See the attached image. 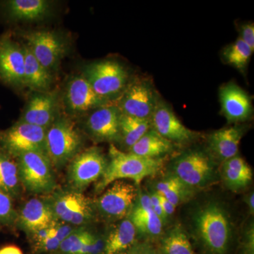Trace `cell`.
<instances>
[{"label":"cell","mask_w":254,"mask_h":254,"mask_svg":"<svg viewBox=\"0 0 254 254\" xmlns=\"http://www.w3.org/2000/svg\"><path fill=\"white\" fill-rule=\"evenodd\" d=\"M191 228L205 254H228L233 228L230 213L222 203L209 200L195 209Z\"/></svg>","instance_id":"obj_1"},{"label":"cell","mask_w":254,"mask_h":254,"mask_svg":"<svg viewBox=\"0 0 254 254\" xmlns=\"http://www.w3.org/2000/svg\"><path fill=\"white\" fill-rule=\"evenodd\" d=\"M163 158H148L119 149L110 144L108 165L103 176L95 184V191L101 193L113 182L131 180L136 185L160 171Z\"/></svg>","instance_id":"obj_2"},{"label":"cell","mask_w":254,"mask_h":254,"mask_svg":"<svg viewBox=\"0 0 254 254\" xmlns=\"http://www.w3.org/2000/svg\"><path fill=\"white\" fill-rule=\"evenodd\" d=\"M206 150L189 149L174 159L172 175L193 190L205 188L218 180L219 170Z\"/></svg>","instance_id":"obj_3"},{"label":"cell","mask_w":254,"mask_h":254,"mask_svg":"<svg viewBox=\"0 0 254 254\" xmlns=\"http://www.w3.org/2000/svg\"><path fill=\"white\" fill-rule=\"evenodd\" d=\"M83 138L76 125L66 118H56L47 129L46 154L54 170H61L78 153Z\"/></svg>","instance_id":"obj_4"},{"label":"cell","mask_w":254,"mask_h":254,"mask_svg":"<svg viewBox=\"0 0 254 254\" xmlns=\"http://www.w3.org/2000/svg\"><path fill=\"white\" fill-rule=\"evenodd\" d=\"M44 196L58 221L76 228L88 227L96 216L94 201L83 193L57 188Z\"/></svg>","instance_id":"obj_5"},{"label":"cell","mask_w":254,"mask_h":254,"mask_svg":"<svg viewBox=\"0 0 254 254\" xmlns=\"http://www.w3.org/2000/svg\"><path fill=\"white\" fill-rule=\"evenodd\" d=\"M18 176L23 190L31 194L47 195L57 189L54 168L43 153L28 152L18 156Z\"/></svg>","instance_id":"obj_6"},{"label":"cell","mask_w":254,"mask_h":254,"mask_svg":"<svg viewBox=\"0 0 254 254\" xmlns=\"http://www.w3.org/2000/svg\"><path fill=\"white\" fill-rule=\"evenodd\" d=\"M107 165L108 158L99 148L91 147L80 152L68 164V190L83 193L91 184L101 178Z\"/></svg>","instance_id":"obj_7"},{"label":"cell","mask_w":254,"mask_h":254,"mask_svg":"<svg viewBox=\"0 0 254 254\" xmlns=\"http://www.w3.org/2000/svg\"><path fill=\"white\" fill-rule=\"evenodd\" d=\"M105 190L94 201L96 213L108 222H119L128 218L138 196L136 186L119 180Z\"/></svg>","instance_id":"obj_8"},{"label":"cell","mask_w":254,"mask_h":254,"mask_svg":"<svg viewBox=\"0 0 254 254\" xmlns=\"http://www.w3.org/2000/svg\"><path fill=\"white\" fill-rule=\"evenodd\" d=\"M83 76L97 94L108 100L111 97L123 93L128 80L126 68L121 64L113 60H105L88 65Z\"/></svg>","instance_id":"obj_9"},{"label":"cell","mask_w":254,"mask_h":254,"mask_svg":"<svg viewBox=\"0 0 254 254\" xmlns=\"http://www.w3.org/2000/svg\"><path fill=\"white\" fill-rule=\"evenodd\" d=\"M47 130L19 121L0 134L2 150L17 158L22 153L37 152L46 155Z\"/></svg>","instance_id":"obj_10"},{"label":"cell","mask_w":254,"mask_h":254,"mask_svg":"<svg viewBox=\"0 0 254 254\" xmlns=\"http://www.w3.org/2000/svg\"><path fill=\"white\" fill-rule=\"evenodd\" d=\"M117 107L120 113L150 120L160 97L149 78H136L127 85Z\"/></svg>","instance_id":"obj_11"},{"label":"cell","mask_w":254,"mask_h":254,"mask_svg":"<svg viewBox=\"0 0 254 254\" xmlns=\"http://www.w3.org/2000/svg\"><path fill=\"white\" fill-rule=\"evenodd\" d=\"M150 123L153 129L174 144H186L195 141L198 136V133L182 123L171 107L161 98L153 110Z\"/></svg>","instance_id":"obj_12"},{"label":"cell","mask_w":254,"mask_h":254,"mask_svg":"<svg viewBox=\"0 0 254 254\" xmlns=\"http://www.w3.org/2000/svg\"><path fill=\"white\" fill-rule=\"evenodd\" d=\"M25 38L27 40V46L35 58L48 71L58 64L66 53L64 43L53 32H31Z\"/></svg>","instance_id":"obj_13"},{"label":"cell","mask_w":254,"mask_h":254,"mask_svg":"<svg viewBox=\"0 0 254 254\" xmlns=\"http://www.w3.org/2000/svg\"><path fill=\"white\" fill-rule=\"evenodd\" d=\"M221 112L229 124L243 123L253 114L250 95L235 82L223 85L219 91Z\"/></svg>","instance_id":"obj_14"},{"label":"cell","mask_w":254,"mask_h":254,"mask_svg":"<svg viewBox=\"0 0 254 254\" xmlns=\"http://www.w3.org/2000/svg\"><path fill=\"white\" fill-rule=\"evenodd\" d=\"M245 132L246 127L240 125L211 132L207 136L205 150L215 163L222 164L237 155Z\"/></svg>","instance_id":"obj_15"},{"label":"cell","mask_w":254,"mask_h":254,"mask_svg":"<svg viewBox=\"0 0 254 254\" xmlns=\"http://www.w3.org/2000/svg\"><path fill=\"white\" fill-rule=\"evenodd\" d=\"M120 115L117 105H108L97 108L87 120V131L97 142L119 141Z\"/></svg>","instance_id":"obj_16"},{"label":"cell","mask_w":254,"mask_h":254,"mask_svg":"<svg viewBox=\"0 0 254 254\" xmlns=\"http://www.w3.org/2000/svg\"><path fill=\"white\" fill-rule=\"evenodd\" d=\"M56 220L46 197H34L25 202L17 211L16 224L28 235L50 226Z\"/></svg>","instance_id":"obj_17"},{"label":"cell","mask_w":254,"mask_h":254,"mask_svg":"<svg viewBox=\"0 0 254 254\" xmlns=\"http://www.w3.org/2000/svg\"><path fill=\"white\" fill-rule=\"evenodd\" d=\"M25 55L22 48L8 37L0 39V78L10 84H24Z\"/></svg>","instance_id":"obj_18"},{"label":"cell","mask_w":254,"mask_h":254,"mask_svg":"<svg viewBox=\"0 0 254 254\" xmlns=\"http://www.w3.org/2000/svg\"><path fill=\"white\" fill-rule=\"evenodd\" d=\"M128 218L136 228L137 234L148 239H156L163 234V223L153 211L149 195L138 190L136 202Z\"/></svg>","instance_id":"obj_19"},{"label":"cell","mask_w":254,"mask_h":254,"mask_svg":"<svg viewBox=\"0 0 254 254\" xmlns=\"http://www.w3.org/2000/svg\"><path fill=\"white\" fill-rule=\"evenodd\" d=\"M68 108L73 113H83L106 106L109 100L99 96L84 76L73 78L68 83L66 92Z\"/></svg>","instance_id":"obj_20"},{"label":"cell","mask_w":254,"mask_h":254,"mask_svg":"<svg viewBox=\"0 0 254 254\" xmlns=\"http://www.w3.org/2000/svg\"><path fill=\"white\" fill-rule=\"evenodd\" d=\"M56 96L53 93H40L32 97L20 121L48 128L56 120Z\"/></svg>","instance_id":"obj_21"},{"label":"cell","mask_w":254,"mask_h":254,"mask_svg":"<svg viewBox=\"0 0 254 254\" xmlns=\"http://www.w3.org/2000/svg\"><path fill=\"white\" fill-rule=\"evenodd\" d=\"M219 175L227 188L234 192L245 190L253 178L252 168L238 155L222 163Z\"/></svg>","instance_id":"obj_22"},{"label":"cell","mask_w":254,"mask_h":254,"mask_svg":"<svg viewBox=\"0 0 254 254\" xmlns=\"http://www.w3.org/2000/svg\"><path fill=\"white\" fill-rule=\"evenodd\" d=\"M137 232L128 218L119 221L105 238L103 254H124L136 243Z\"/></svg>","instance_id":"obj_23"},{"label":"cell","mask_w":254,"mask_h":254,"mask_svg":"<svg viewBox=\"0 0 254 254\" xmlns=\"http://www.w3.org/2000/svg\"><path fill=\"white\" fill-rule=\"evenodd\" d=\"M175 144L150 128L127 152L148 158H163L172 153Z\"/></svg>","instance_id":"obj_24"},{"label":"cell","mask_w":254,"mask_h":254,"mask_svg":"<svg viewBox=\"0 0 254 254\" xmlns=\"http://www.w3.org/2000/svg\"><path fill=\"white\" fill-rule=\"evenodd\" d=\"M6 9L13 19L38 21L48 14L50 3L46 0H10L6 2Z\"/></svg>","instance_id":"obj_25"},{"label":"cell","mask_w":254,"mask_h":254,"mask_svg":"<svg viewBox=\"0 0 254 254\" xmlns=\"http://www.w3.org/2000/svg\"><path fill=\"white\" fill-rule=\"evenodd\" d=\"M25 55L24 84L37 91H44L51 84V75L37 60L29 48H23Z\"/></svg>","instance_id":"obj_26"},{"label":"cell","mask_w":254,"mask_h":254,"mask_svg":"<svg viewBox=\"0 0 254 254\" xmlns=\"http://www.w3.org/2000/svg\"><path fill=\"white\" fill-rule=\"evenodd\" d=\"M0 189L14 199L22 192L17 163L4 150H0Z\"/></svg>","instance_id":"obj_27"},{"label":"cell","mask_w":254,"mask_h":254,"mask_svg":"<svg viewBox=\"0 0 254 254\" xmlns=\"http://www.w3.org/2000/svg\"><path fill=\"white\" fill-rule=\"evenodd\" d=\"M159 250L162 254H195L186 231L178 223L163 234Z\"/></svg>","instance_id":"obj_28"},{"label":"cell","mask_w":254,"mask_h":254,"mask_svg":"<svg viewBox=\"0 0 254 254\" xmlns=\"http://www.w3.org/2000/svg\"><path fill=\"white\" fill-rule=\"evenodd\" d=\"M150 128V120L136 118L121 113L119 141H121L124 147L128 150Z\"/></svg>","instance_id":"obj_29"},{"label":"cell","mask_w":254,"mask_h":254,"mask_svg":"<svg viewBox=\"0 0 254 254\" xmlns=\"http://www.w3.org/2000/svg\"><path fill=\"white\" fill-rule=\"evenodd\" d=\"M253 52L250 47L240 39L225 47L222 50V58L228 64L237 68L241 72H245Z\"/></svg>","instance_id":"obj_30"},{"label":"cell","mask_w":254,"mask_h":254,"mask_svg":"<svg viewBox=\"0 0 254 254\" xmlns=\"http://www.w3.org/2000/svg\"><path fill=\"white\" fill-rule=\"evenodd\" d=\"M91 231L88 227L76 229L61 242L58 252L60 254H79Z\"/></svg>","instance_id":"obj_31"},{"label":"cell","mask_w":254,"mask_h":254,"mask_svg":"<svg viewBox=\"0 0 254 254\" xmlns=\"http://www.w3.org/2000/svg\"><path fill=\"white\" fill-rule=\"evenodd\" d=\"M17 211L14 208L13 198L0 189V225L16 224Z\"/></svg>","instance_id":"obj_32"},{"label":"cell","mask_w":254,"mask_h":254,"mask_svg":"<svg viewBox=\"0 0 254 254\" xmlns=\"http://www.w3.org/2000/svg\"><path fill=\"white\" fill-rule=\"evenodd\" d=\"M193 193H194V190L185 185V186L175 189V190H170V191L160 195L165 197L175 208H177V205L190 200L193 195Z\"/></svg>","instance_id":"obj_33"},{"label":"cell","mask_w":254,"mask_h":254,"mask_svg":"<svg viewBox=\"0 0 254 254\" xmlns=\"http://www.w3.org/2000/svg\"><path fill=\"white\" fill-rule=\"evenodd\" d=\"M185 185H186L183 183L180 179L177 178L175 175L170 174L155 185L154 190L159 194H163L166 192L175 190V189L180 188Z\"/></svg>","instance_id":"obj_34"},{"label":"cell","mask_w":254,"mask_h":254,"mask_svg":"<svg viewBox=\"0 0 254 254\" xmlns=\"http://www.w3.org/2000/svg\"><path fill=\"white\" fill-rule=\"evenodd\" d=\"M76 229H77L76 227L58 220H55L50 225V232L52 235H54L60 242L65 240Z\"/></svg>","instance_id":"obj_35"},{"label":"cell","mask_w":254,"mask_h":254,"mask_svg":"<svg viewBox=\"0 0 254 254\" xmlns=\"http://www.w3.org/2000/svg\"><path fill=\"white\" fill-rule=\"evenodd\" d=\"M60 244H61V242H60L59 240H58L54 235H52L50 227L49 235L38 245L34 246V247L35 250L38 251V252H58Z\"/></svg>","instance_id":"obj_36"},{"label":"cell","mask_w":254,"mask_h":254,"mask_svg":"<svg viewBox=\"0 0 254 254\" xmlns=\"http://www.w3.org/2000/svg\"><path fill=\"white\" fill-rule=\"evenodd\" d=\"M240 37L242 41L245 42L252 52L254 51V23H245L241 25Z\"/></svg>","instance_id":"obj_37"},{"label":"cell","mask_w":254,"mask_h":254,"mask_svg":"<svg viewBox=\"0 0 254 254\" xmlns=\"http://www.w3.org/2000/svg\"><path fill=\"white\" fill-rule=\"evenodd\" d=\"M124 254H162L159 249H156L148 242H136L130 250Z\"/></svg>","instance_id":"obj_38"},{"label":"cell","mask_w":254,"mask_h":254,"mask_svg":"<svg viewBox=\"0 0 254 254\" xmlns=\"http://www.w3.org/2000/svg\"><path fill=\"white\" fill-rule=\"evenodd\" d=\"M148 195H149L150 203H151L153 211L158 215V218L160 219V220L163 222V225H165L167 223L168 218H167L166 215L164 213L163 208H162L160 199H159L158 193L153 190Z\"/></svg>","instance_id":"obj_39"},{"label":"cell","mask_w":254,"mask_h":254,"mask_svg":"<svg viewBox=\"0 0 254 254\" xmlns=\"http://www.w3.org/2000/svg\"><path fill=\"white\" fill-rule=\"evenodd\" d=\"M254 228L253 222L247 227L244 237V252L246 254H254Z\"/></svg>","instance_id":"obj_40"},{"label":"cell","mask_w":254,"mask_h":254,"mask_svg":"<svg viewBox=\"0 0 254 254\" xmlns=\"http://www.w3.org/2000/svg\"><path fill=\"white\" fill-rule=\"evenodd\" d=\"M158 195L162 208H163L164 213H165L167 218H168L169 217L173 215L176 208H175V207L174 206V205L172 204L168 199H166L165 197L163 196V195L159 194V193Z\"/></svg>","instance_id":"obj_41"},{"label":"cell","mask_w":254,"mask_h":254,"mask_svg":"<svg viewBox=\"0 0 254 254\" xmlns=\"http://www.w3.org/2000/svg\"><path fill=\"white\" fill-rule=\"evenodd\" d=\"M0 254H23L21 249L14 245L6 246L0 250Z\"/></svg>","instance_id":"obj_42"},{"label":"cell","mask_w":254,"mask_h":254,"mask_svg":"<svg viewBox=\"0 0 254 254\" xmlns=\"http://www.w3.org/2000/svg\"><path fill=\"white\" fill-rule=\"evenodd\" d=\"M247 204H248L249 210H250V213L254 215V192L251 193L249 195L248 198L247 199Z\"/></svg>","instance_id":"obj_43"}]
</instances>
